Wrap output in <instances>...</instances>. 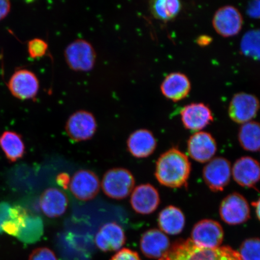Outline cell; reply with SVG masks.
<instances>
[{
    "label": "cell",
    "mask_w": 260,
    "mask_h": 260,
    "mask_svg": "<svg viewBox=\"0 0 260 260\" xmlns=\"http://www.w3.org/2000/svg\"><path fill=\"white\" fill-rule=\"evenodd\" d=\"M43 235V221L40 217L28 213L16 238L22 243L32 244L38 242Z\"/></svg>",
    "instance_id": "cb8c5ba5"
},
{
    "label": "cell",
    "mask_w": 260,
    "mask_h": 260,
    "mask_svg": "<svg viewBox=\"0 0 260 260\" xmlns=\"http://www.w3.org/2000/svg\"><path fill=\"white\" fill-rule=\"evenodd\" d=\"M135 180L126 169H111L104 175L102 187L103 192L112 199L121 200L127 198L135 188Z\"/></svg>",
    "instance_id": "3957f363"
},
{
    "label": "cell",
    "mask_w": 260,
    "mask_h": 260,
    "mask_svg": "<svg viewBox=\"0 0 260 260\" xmlns=\"http://www.w3.org/2000/svg\"><path fill=\"white\" fill-rule=\"evenodd\" d=\"M232 176L240 186L255 188L260 181L259 162L249 156L240 158L233 166Z\"/></svg>",
    "instance_id": "2e32d148"
},
{
    "label": "cell",
    "mask_w": 260,
    "mask_h": 260,
    "mask_svg": "<svg viewBox=\"0 0 260 260\" xmlns=\"http://www.w3.org/2000/svg\"><path fill=\"white\" fill-rule=\"evenodd\" d=\"M158 260H242L239 253L229 246L214 249L201 248L190 239L178 240Z\"/></svg>",
    "instance_id": "7a4b0ae2"
},
{
    "label": "cell",
    "mask_w": 260,
    "mask_h": 260,
    "mask_svg": "<svg viewBox=\"0 0 260 260\" xmlns=\"http://www.w3.org/2000/svg\"><path fill=\"white\" fill-rule=\"evenodd\" d=\"M100 181L97 175L92 171L80 170L71 179L69 188L77 200L88 201L93 199L100 190Z\"/></svg>",
    "instance_id": "8fae6325"
},
{
    "label": "cell",
    "mask_w": 260,
    "mask_h": 260,
    "mask_svg": "<svg viewBox=\"0 0 260 260\" xmlns=\"http://www.w3.org/2000/svg\"><path fill=\"white\" fill-rule=\"evenodd\" d=\"M224 238L222 225L216 220L203 219L193 226L191 232V241L201 248H219Z\"/></svg>",
    "instance_id": "52a82bcc"
},
{
    "label": "cell",
    "mask_w": 260,
    "mask_h": 260,
    "mask_svg": "<svg viewBox=\"0 0 260 260\" xmlns=\"http://www.w3.org/2000/svg\"><path fill=\"white\" fill-rule=\"evenodd\" d=\"M214 30L221 37L230 38L238 35L243 25V18L238 9L226 5L219 8L213 18Z\"/></svg>",
    "instance_id": "30bf717a"
},
{
    "label": "cell",
    "mask_w": 260,
    "mask_h": 260,
    "mask_svg": "<svg viewBox=\"0 0 260 260\" xmlns=\"http://www.w3.org/2000/svg\"><path fill=\"white\" fill-rule=\"evenodd\" d=\"M28 260H58L56 254L50 249L42 247L34 250Z\"/></svg>",
    "instance_id": "f546056e"
},
{
    "label": "cell",
    "mask_w": 260,
    "mask_h": 260,
    "mask_svg": "<svg viewBox=\"0 0 260 260\" xmlns=\"http://www.w3.org/2000/svg\"><path fill=\"white\" fill-rule=\"evenodd\" d=\"M130 204L135 212L150 214L158 209L160 197L156 188L150 184H142L133 190Z\"/></svg>",
    "instance_id": "9a60e30c"
},
{
    "label": "cell",
    "mask_w": 260,
    "mask_h": 260,
    "mask_svg": "<svg viewBox=\"0 0 260 260\" xmlns=\"http://www.w3.org/2000/svg\"><path fill=\"white\" fill-rule=\"evenodd\" d=\"M248 15L253 18H260V1L250 3L247 10Z\"/></svg>",
    "instance_id": "d6a6232c"
},
{
    "label": "cell",
    "mask_w": 260,
    "mask_h": 260,
    "mask_svg": "<svg viewBox=\"0 0 260 260\" xmlns=\"http://www.w3.org/2000/svg\"><path fill=\"white\" fill-rule=\"evenodd\" d=\"M181 119L185 128L194 133L201 132L213 121V113L202 103H191L181 110Z\"/></svg>",
    "instance_id": "5bb4252c"
},
{
    "label": "cell",
    "mask_w": 260,
    "mask_h": 260,
    "mask_svg": "<svg viewBox=\"0 0 260 260\" xmlns=\"http://www.w3.org/2000/svg\"><path fill=\"white\" fill-rule=\"evenodd\" d=\"M160 90L167 99L174 102H180L186 99L190 92V81L183 73H172L162 81Z\"/></svg>",
    "instance_id": "ffe728a7"
},
{
    "label": "cell",
    "mask_w": 260,
    "mask_h": 260,
    "mask_svg": "<svg viewBox=\"0 0 260 260\" xmlns=\"http://www.w3.org/2000/svg\"><path fill=\"white\" fill-rule=\"evenodd\" d=\"M240 49L245 56L260 60V29L246 32L242 38Z\"/></svg>",
    "instance_id": "4316f807"
},
{
    "label": "cell",
    "mask_w": 260,
    "mask_h": 260,
    "mask_svg": "<svg viewBox=\"0 0 260 260\" xmlns=\"http://www.w3.org/2000/svg\"><path fill=\"white\" fill-rule=\"evenodd\" d=\"M1 147L10 161L15 162L23 157L25 147L23 140L17 133L6 131L0 136Z\"/></svg>",
    "instance_id": "603a6c76"
},
{
    "label": "cell",
    "mask_w": 260,
    "mask_h": 260,
    "mask_svg": "<svg viewBox=\"0 0 260 260\" xmlns=\"http://www.w3.org/2000/svg\"><path fill=\"white\" fill-rule=\"evenodd\" d=\"M211 38L208 36H201L200 38L198 39V44L201 45V46L204 47L207 46L211 43Z\"/></svg>",
    "instance_id": "d590c367"
},
{
    "label": "cell",
    "mask_w": 260,
    "mask_h": 260,
    "mask_svg": "<svg viewBox=\"0 0 260 260\" xmlns=\"http://www.w3.org/2000/svg\"><path fill=\"white\" fill-rule=\"evenodd\" d=\"M95 242L97 248L103 252L118 251L126 242L124 230L115 222L107 223L96 233Z\"/></svg>",
    "instance_id": "ac0fdd59"
},
{
    "label": "cell",
    "mask_w": 260,
    "mask_h": 260,
    "mask_svg": "<svg viewBox=\"0 0 260 260\" xmlns=\"http://www.w3.org/2000/svg\"><path fill=\"white\" fill-rule=\"evenodd\" d=\"M217 150L216 140L209 133L202 131L196 132L188 140V155L201 164H206L212 160Z\"/></svg>",
    "instance_id": "7c38bea8"
},
{
    "label": "cell",
    "mask_w": 260,
    "mask_h": 260,
    "mask_svg": "<svg viewBox=\"0 0 260 260\" xmlns=\"http://www.w3.org/2000/svg\"><path fill=\"white\" fill-rule=\"evenodd\" d=\"M190 173L189 159L177 148L169 149L156 162L155 178L165 187L178 188L187 186Z\"/></svg>",
    "instance_id": "6da1fadb"
},
{
    "label": "cell",
    "mask_w": 260,
    "mask_h": 260,
    "mask_svg": "<svg viewBox=\"0 0 260 260\" xmlns=\"http://www.w3.org/2000/svg\"><path fill=\"white\" fill-rule=\"evenodd\" d=\"M97 122L95 116L86 110L76 112L68 118L65 124V131L73 141H88L95 135Z\"/></svg>",
    "instance_id": "ba28073f"
},
{
    "label": "cell",
    "mask_w": 260,
    "mask_h": 260,
    "mask_svg": "<svg viewBox=\"0 0 260 260\" xmlns=\"http://www.w3.org/2000/svg\"><path fill=\"white\" fill-rule=\"evenodd\" d=\"M11 9V2L8 0H0V21L8 15Z\"/></svg>",
    "instance_id": "836d02e7"
},
{
    "label": "cell",
    "mask_w": 260,
    "mask_h": 260,
    "mask_svg": "<svg viewBox=\"0 0 260 260\" xmlns=\"http://www.w3.org/2000/svg\"><path fill=\"white\" fill-rule=\"evenodd\" d=\"M12 95L16 99L27 100L34 99L40 89L38 77L31 71L19 70L12 75L8 83Z\"/></svg>",
    "instance_id": "4fadbf2b"
},
{
    "label": "cell",
    "mask_w": 260,
    "mask_h": 260,
    "mask_svg": "<svg viewBox=\"0 0 260 260\" xmlns=\"http://www.w3.org/2000/svg\"><path fill=\"white\" fill-rule=\"evenodd\" d=\"M56 181L60 187H63L64 189H67L70 187L71 178L68 174L61 173L57 175Z\"/></svg>",
    "instance_id": "e575fe53"
},
{
    "label": "cell",
    "mask_w": 260,
    "mask_h": 260,
    "mask_svg": "<svg viewBox=\"0 0 260 260\" xmlns=\"http://www.w3.org/2000/svg\"><path fill=\"white\" fill-rule=\"evenodd\" d=\"M158 225L166 235H178L186 225V217L179 208L170 206L162 209L158 216Z\"/></svg>",
    "instance_id": "7402d4cb"
},
{
    "label": "cell",
    "mask_w": 260,
    "mask_h": 260,
    "mask_svg": "<svg viewBox=\"0 0 260 260\" xmlns=\"http://www.w3.org/2000/svg\"><path fill=\"white\" fill-rule=\"evenodd\" d=\"M11 208V205L7 202L0 203V234L3 233L2 229L3 224L10 219Z\"/></svg>",
    "instance_id": "1f68e13d"
},
{
    "label": "cell",
    "mask_w": 260,
    "mask_h": 260,
    "mask_svg": "<svg viewBox=\"0 0 260 260\" xmlns=\"http://www.w3.org/2000/svg\"><path fill=\"white\" fill-rule=\"evenodd\" d=\"M40 206L45 216L56 218L66 212L68 198L67 194L58 188H48L41 194Z\"/></svg>",
    "instance_id": "44dd1931"
},
{
    "label": "cell",
    "mask_w": 260,
    "mask_h": 260,
    "mask_svg": "<svg viewBox=\"0 0 260 260\" xmlns=\"http://www.w3.org/2000/svg\"><path fill=\"white\" fill-rule=\"evenodd\" d=\"M171 242L160 230L151 229L143 234L140 240V248L146 257L160 259L171 248Z\"/></svg>",
    "instance_id": "e0dca14e"
},
{
    "label": "cell",
    "mask_w": 260,
    "mask_h": 260,
    "mask_svg": "<svg viewBox=\"0 0 260 260\" xmlns=\"http://www.w3.org/2000/svg\"><path fill=\"white\" fill-rule=\"evenodd\" d=\"M126 145L128 151L133 157L144 158L153 154L157 144L150 130L139 129L129 135Z\"/></svg>",
    "instance_id": "d6986e66"
},
{
    "label": "cell",
    "mask_w": 260,
    "mask_h": 260,
    "mask_svg": "<svg viewBox=\"0 0 260 260\" xmlns=\"http://www.w3.org/2000/svg\"><path fill=\"white\" fill-rule=\"evenodd\" d=\"M110 260H141L137 252L128 248H123L114 255Z\"/></svg>",
    "instance_id": "4dcf8cb0"
},
{
    "label": "cell",
    "mask_w": 260,
    "mask_h": 260,
    "mask_svg": "<svg viewBox=\"0 0 260 260\" xmlns=\"http://www.w3.org/2000/svg\"><path fill=\"white\" fill-rule=\"evenodd\" d=\"M181 9V3L178 0H155L149 2L152 15L162 21H170L176 18Z\"/></svg>",
    "instance_id": "484cf974"
},
{
    "label": "cell",
    "mask_w": 260,
    "mask_h": 260,
    "mask_svg": "<svg viewBox=\"0 0 260 260\" xmlns=\"http://www.w3.org/2000/svg\"><path fill=\"white\" fill-rule=\"evenodd\" d=\"M232 175V167L228 159L214 157L207 162L203 171L205 183L214 192L222 191L229 185Z\"/></svg>",
    "instance_id": "8992f818"
},
{
    "label": "cell",
    "mask_w": 260,
    "mask_h": 260,
    "mask_svg": "<svg viewBox=\"0 0 260 260\" xmlns=\"http://www.w3.org/2000/svg\"><path fill=\"white\" fill-rule=\"evenodd\" d=\"M252 206L254 207L256 216L260 221V198L258 200L254 201L252 203Z\"/></svg>",
    "instance_id": "8d00e7d4"
},
{
    "label": "cell",
    "mask_w": 260,
    "mask_h": 260,
    "mask_svg": "<svg viewBox=\"0 0 260 260\" xmlns=\"http://www.w3.org/2000/svg\"><path fill=\"white\" fill-rule=\"evenodd\" d=\"M260 103L257 97L251 93L239 92L232 98L229 107V115L233 121L244 124L252 121L257 115Z\"/></svg>",
    "instance_id": "9c48e42d"
},
{
    "label": "cell",
    "mask_w": 260,
    "mask_h": 260,
    "mask_svg": "<svg viewBox=\"0 0 260 260\" xmlns=\"http://www.w3.org/2000/svg\"><path fill=\"white\" fill-rule=\"evenodd\" d=\"M221 219L230 225L245 223L251 217L249 204L242 194L230 193L224 198L219 206Z\"/></svg>",
    "instance_id": "5b68a950"
},
{
    "label": "cell",
    "mask_w": 260,
    "mask_h": 260,
    "mask_svg": "<svg viewBox=\"0 0 260 260\" xmlns=\"http://www.w3.org/2000/svg\"><path fill=\"white\" fill-rule=\"evenodd\" d=\"M238 139L240 146L249 152L260 151V123L249 121L242 124L239 129Z\"/></svg>",
    "instance_id": "d4e9b609"
},
{
    "label": "cell",
    "mask_w": 260,
    "mask_h": 260,
    "mask_svg": "<svg viewBox=\"0 0 260 260\" xmlns=\"http://www.w3.org/2000/svg\"><path fill=\"white\" fill-rule=\"evenodd\" d=\"M239 253L242 260H260V239H246L240 245Z\"/></svg>",
    "instance_id": "83f0119b"
},
{
    "label": "cell",
    "mask_w": 260,
    "mask_h": 260,
    "mask_svg": "<svg viewBox=\"0 0 260 260\" xmlns=\"http://www.w3.org/2000/svg\"><path fill=\"white\" fill-rule=\"evenodd\" d=\"M48 48L47 42L40 38L31 40L27 45L28 54L32 58H41L45 56Z\"/></svg>",
    "instance_id": "f1b7e54d"
},
{
    "label": "cell",
    "mask_w": 260,
    "mask_h": 260,
    "mask_svg": "<svg viewBox=\"0 0 260 260\" xmlns=\"http://www.w3.org/2000/svg\"><path fill=\"white\" fill-rule=\"evenodd\" d=\"M64 56L68 67L78 72H88L96 62L95 50L89 42L84 40H77L68 45Z\"/></svg>",
    "instance_id": "277c9868"
}]
</instances>
